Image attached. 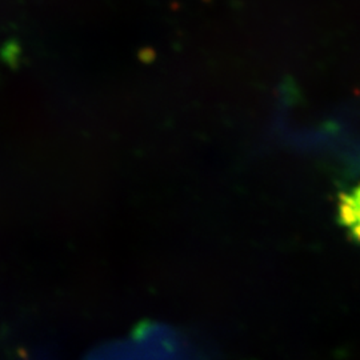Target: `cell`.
<instances>
[{
    "label": "cell",
    "mask_w": 360,
    "mask_h": 360,
    "mask_svg": "<svg viewBox=\"0 0 360 360\" xmlns=\"http://www.w3.org/2000/svg\"><path fill=\"white\" fill-rule=\"evenodd\" d=\"M338 219L348 238L360 243V183L339 195Z\"/></svg>",
    "instance_id": "1"
}]
</instances>
